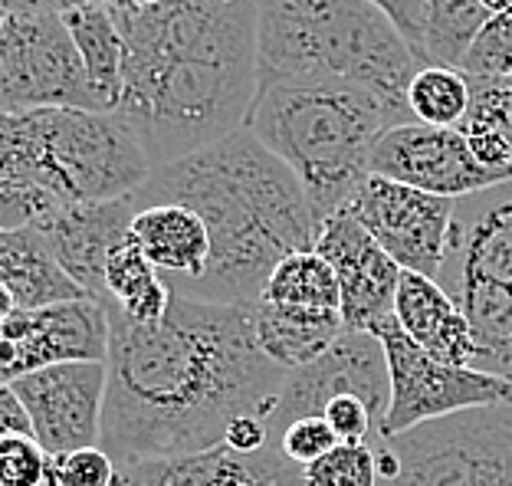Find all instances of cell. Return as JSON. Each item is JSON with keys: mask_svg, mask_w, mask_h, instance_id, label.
Masks as SVG:
<instances>
[{"mask_svg": "<svg viewBox=\"0 0 512 486\" xmlns=\"http://www.w3.org/2000/svg\"><path fill=\"white\" fill-rule=\"evenodd\" d=\"M109 306L102 450L115 464L201 454L243 414L270 421L289 372L263 355L253 306L171 293L158 326Z\"/></svg>", "mask_w": 512, "mask_h": 486, "instance_id": "cell-1", "label": "cell"}, {"mask_svg": "<svg viewBox=\"0 0 512 486\" xmlns=\"http://www.w3.org/2000/svg\"><path fill=\"white\" fill-rule=\"evenodd\" d=\"M112 14L125 50L112 115L151 168L243 129L260 89V0H112Z\"/></svg>", "mask_w": 512, "mask_h": 486, "instance_id": "cell-2", "label": "cell"}, {"mask_svg": "<svg viewBox=\"0 0 512 486\" xmlns=\"http://www.w3.org/2000/svg\"><path fill=\"white\" fill-rule=\"evenodd\" d=\"M128 198L135 211L151 204L191 207L207 224L211 260L204 276L171 289L188 299L256 306L279 263L316 250L319 224L299 178L247 129L155 168Z\"/></svg>", "mask_w": 512, "mask_h": 486, "instance_id": "cell-3", "label": "cell"}, {"mask_svg": "<svg viewBox=\"0 0 512 486\" xmlns=\"http://www.w3.org/2000/svg\"><path fill=\"white\" fill-rule=\"evenodd\" d=\"M404 122H414L407 102L339 79L289 76L260 83L243 129L286 161L322 230L371 175L378 138Z\"/></svg>", "mask_w": 512, "mask_h": 486, "instance_id": "cell-4", "label": "cell"}, {"mask_svg": "<svg viewBox=\"0 0 512 486\" xmlns=\"http://www.w3.org/2000/svg\"><path fill=\"white\" fill-rule=\"evenodd\" d=\"M260 83L312 76L407 102L421 69L394 20L368 0H260Z\"/></svg>", "mask_w": 512, "mask_h": 486, "instance_id": "cell-5", "label": "cell"}, {"mask_svg": "<svg viewBox=\"0 0 512 486\" xmlns=\"http://www.w3.org/2000/svg\"><path fill=\"white\" fill-rule=\"evenodd\" d=\"M437 283L470 322L476 372L512 381V181L457 201Z\"/></svg>", "mask_w": 512, "mask_h": 486, "instance_id": "cell-6", "label": "cell"}, {"mask_svg": "<svg viewBox=\"0 0 512 486\" xmlns=\"http://www.w3.org/2000/svg\"><path fill=\"white\" fill-rule=\"evenodd\" d=\"M20 135L30 178L56 207L128 198L155 171L135 135L109 112H27Z\"/></svg>", "mask_w": 512, "mask_h": 486, "instance_id": "cell-7", "label": "cell"}, {"mask_svg": "<svg viewBox=\"0 0 512 486\" xmlns=\"http://www.w3.org/2000/svg\"><path fill=\"white\" fill-rule=\"evenodd\" d=\"M378 486H512V404L378 437Z\"/></svg>", "mask_w": 512, "mask_h": 486, "instance_id": "cell-8", "label": "cell"}, {"mask_svg": "<svg viewBox=\"0 0 512 486\" xmlns=\"http://www.w3.org/2000/svg\"><path fill=\"white\" fill-rule=\"evenodd\" d=\"M40 109L99 112V102L63 17L7 10L0 27V112Z\"/></svg>", "mask_w": 512, "mask_h": 486, "instance_id": "cell-9", "label": "cell"}, {"mask_svg": "<svg viewBox=\"0 0 512 486\" xmlns=\"http://www.w3.org/2000/svg\"><path fill=\"white\" fill-rule=\"evenodd\" d=\"M371 335H378L391 375V404L378 437L414 431L417 424L450 418L460 411L512 404V381L476 372V368L437 362L421 345L407 339L398 319L381 322Z\"/></svg>", "mask_w": 512, "mask_h": 486, "instance_id": "cell-10", "label": "cell"}, {"mask_svg": "<svg viewBox=\"0 0 512 486\" xmlns=\"http://www.w3.org/2000/svg\"><path fill=\"white\" fill-rule=\"evenodd\" d=\"M371 240L407 273L440 280L457 201L407 188V184L368 175L345 207Z\"/></svg>", "mask_w": 512, "mask_h": 486, "instance_id": "cell-11", "label": "cell"}, {"mask_svg": "<svg viewBox=\"0 0 512 486\" xmlns=\"http://www.w3.org/2000/svg\"><path fill=\"white\" fill-rule=\"evenodd\" d=\"M342 395L362 398L371 408V414H375L381 434V424L388 418V404H391V375L378 335L345 329L322 358L299 368V372H289L270 421H266L273 444L293 421L322 418L325 404Z\"/></svg>", "mask_w": 512, "mask_h": 486, "instance_id": "cell-12", "label": "cell"}, {"mask_svg": "<svg viewBox=\"0 0 512 486\" xmlns=\"http://www.w3.org/2000/svg\"><path fill=\"white\" fill-rule=\"evenodd\" d=\"M109 306L83 296L43 309H17L0 326V385L66 362H106Z\"/></svg>", "mask_w": 512, "mask_h": 486, "instance_id": "cell-13", "label": "cell"}, {"mask_svg": "<svg viewBox=\"0 0 512 486\" xmlns=\"http://www.w3.org/2000/svg\"><path fill=\"white\" fill-rule=\"evenodd\" d=\"M106 362H66L10 381L30 418V437L50 457L102 444L106 411Z\"/></svg>", "mask_w": 512, "mask_h": 486, "instance_id": "cell-14", "label": "cell"}, {"mask_svg": "<svg viewBox=\"0 0 512 486\" xmlns=\"http://www.w3.org/2000/svg\"><path fill=\"white\" fill-rule=\"evenodd\" d=\"M368 171L453 201L506 184L476 165L460 129H434L421 122H404L384 132L371 148Z\"/></svg>", "mask_w": 512, "mask_h": 486, "instance_id": "cell-15", "label": "cell"}, {"mask_svg": "<svg viewBox=\"0 0 512 486\" xmlns=\"http://www.w3.org/2000/svg\"><path fill=\"white\" fill-rule=\"evenodd\" d=\"M316 250L339 276V316L348 332H375L381 322L394 319V299L404 270L352 214L342 211L329 217L316 237Z\"/></svg>", "mask_w": 512, "mask_h": 486, "instance_id": "cell-16", "label": "cell"}, {"mask_svg": "<svg viewBox=\"0 0 512 486\" xmlns=\"http://www.w3.org/2000/svg\"><path fill=\"white\" fill-rule=\"evenodd\" d=\"M135 217L132 198L63 204L40 217L37 227L46 247L86 296L106 303V263L109 253L128 237Z\"/></svg>", "mask_w": 512, "mask_h": 486, "instance_id": "cell-17", "label": "cell"}, {"mask_svg": "<svg viewBox=\"0 0 512 486\" xmlns=\"http://www.w3.org/2000/svg\"><path fill=\"white\" fill-rule=\"evenodd\" d=\"M122 486H309L306 470L270 444L260 454H234L230 447H211L201 454L128 460L119 464Z\"/></svg>", "mask_w": 512, "mask_h": 486, "instance_id": "cell-18", "label": "cell"}, {"mask_svg": "<svg viewBox=\"0 0 512 486\" xmlns=\"http://www.w3.org/2000/svg\"><path fill=\"white\" fill-rule=\"evenodd\" d=\"M394 319L407 332V339L417 342L437 362L473 368L476 342L467 316L447 296V289L437 280H427L421 273H401L398 299H394Z\"/></svg>", "mask_w": 512, "mask_h": 486, "instance_id": "cell-19", "label": "cell"}, {"mask_svg": "<svg viewBox=\"0 0 512 486\" xmlns=\"http://www.w3.org/2000/svg\"><path fill=\"white\" fill-rule=\"evenodd\" d=\"M128 240L145 253L148 263L161 273L168 289L201 280L211 260V234L207 224L191 207L181 204H151L138 207Z\"/></svg>", "mask_w": 512, "mask_h": 486, "instance_id": "cell-20", "label": "cell"}, {"mask_svg": "<svg viewBox=\"0 0 512 486\" xmlns=\"http://www.w3.org/2000/svg\"><path fill=\"white\" fill-rule=\"evenodd\" d=\"M0 286L10 289L17 309H43L86 296L56 263L37 227L0 230Z\"/></svg>", "mask_w": 512, "mask_h": 486, "instance_id": "cell-21", "label": "cell"}, {"mask_svg": "<svg viewBox=\"0 0 512 486\" xmlns=\"http://www.w3.org/2000/svg\"><path fill=\"white\" fill-rule=\"evenodd\" d=\"M253 332L263 355L283 372H299L332 349L335 339L345 332L339 312L322 309H293L256 303L253 306Z\"/></svg>", "mask_w": 512, "mask_h": 486, "instance_id": "cell-22", "label": "cell"}, {"mask_svg": "<svg viewBox=\"0 0 512 486\" xmlns=\"http://www.w3.org/2000/svg\"><path fill=\"white\" fill-rule=\"evenodd\" d=\"M63 23L73 37L79 56H83L86 76L96 92L99 112H115L122 92V33L109 4H83L63 10Z\"/></svg>", "mask_w": 512, "mask_h": 486, "instance_id": "cell-23", "label": "cell"}, {"mask_svg": "<svg viewBox=\"0 0 512 486\" xmlns=\"http://www.w3.org/2000/svg\"><path fill=\"white\" fill-rule=\"evenodd\" d=\"M106 303L138 326H158L171 306V289L132 240H122L106 263Z\"/></svg>", "mask_w": 512, "mask_h": 486, "instance_id": "cell-24", "label": "cell"}, {"mask_svg": "<svg viewBox=\"0 0 512 486\" xmlns=\"http://www.w3.org/2000/svg\"><path fill=\"white\" fill-rule=\"evenodd\" d=\"M53 201L33 184L23 155L20 115L0 112V230L33 227L53 211Z\"/></svg>", "mask_w": 512, "mask_h": 486, "instance_id": "cell-25", "label": "cell"}, {"mask_svg": "<svg viewBox=\"0 0 512 486\" xmlns=\"http://www.w3.org/2000/svg\"><path fill=\"white\" fill-rule=\"evenodd\" d=\"M260 303L273 306H293V309H322L339 312L342 309V289L339 276L329 266V260L319 250H302L286 257L266 280Z\"/></svg>", "mask_w": 512, "mask_h": 486, "instance_id": "cell-26", "label": "cell"}, {"mask_svg": "<svg viewBox=\"0 0 512 486\" xmlns=\"http://www.w3.org/2000/svg\"><path fill=\"white\" fill-rule=\"evenodd\" d=\"M490 14L480 0H424L421 66L460 69L463 56L480 37Z\"/></svg>", "mask_w": 512, "mask_h": 486, "instance_id": "cell-27", "label": "cell"}, {"mask_svg": "<svg viewBox=\"0 0 512 486\" xmlns=\"http://www.w3.org/2000/svg\"><path fill=\"white\" fill-rule=\"evenodd\" d=\"M411 119L434 129H460L470 112V79L460 69L421 66L407 86Z\"/></svg>", "mask_w": 512, "mask_h": 486, "instance_id": "cell-28", "label": "cell"}, {"mask_svg": "<svg viewBox=\"0 0 512 486\" xmlns=\"http://www.w3.org/2000/svg\"><path fill=\"white\" fill-rule=\"evenodd\" d=\"M309 486H378L375 444H339L306 467Z\"/></svg>", "mask_w": 512, "mask_h": 486, "instance_id": "cell-29", "label": "cell"}, {"mask_svg": "<svg viewBox=\"0 0 512 486\" xmlns=\"http://www.w3.org/2000/svg\"><path fill=\"white\" fill-rule=\"evenodd\" d=\"M460 73L470 79H506L512 76V10L486 20L480 37L473 40L460 63Z\"/></svg>", "mask_w": 512, "mask_h": 486, "instance_id": "cell-30", "label": "cell"}, {"mask_svg": "<svg viewBox=\"0 0 512 486\" xmlns=\"http://www.w3.org/2000/svg\"><path fill=\"white\" fill-rule=\"evenodd\" d=\"M50 480V454L30 434L0 437V486H43Z\"/></svg>", "mask_w": 512, "mask_h": 486, "instance_id": "cell-31", "label": "cell"}, {"mask_svg": "<svg viewBox=\"0 0 512 486\" xmlns=\"http://www.w3.org/2000/svg\"><path fill=\"white\" fill-rule=\"evenodd\" d=\"M342 441L335 437V431L325 418H299L276 437V447L289 464H296L299 470L312 467L316 460H322L329 450H335Z\"/></svg>", "mask_w": 512, "mask_h": 486, "instance_id": "cell-32", "label": "cell"}, {"mask_svg": "<svg viewBox=\"0 0 512 486\" xmlns=\"http://www.w3.org/2000/svg\"><path fill=\"white\" fill-rule=\"evenodd\" d=\"M50 470L60 486H119V464L102 447L50 457Z\"/></svg>", "mask_w": 512, "mask_h": 486, "instance_id": "cell-33", "label": "cell"}, {"mask_svg": "<svg viewBox=\"0 0 512 486\" xmlns=\"http://www.w3.org/2000/svg\"><path fill=\"white\" fill-rule=\"evenodd\" d=\"M467 119L493 125V129H499L506 135V142L512 148V76H506V79H470Z\"/></svg>", "mask_w": 512, "mask_h": 486, "instance_id": "cell-34", "label": "cell"}, {"mask_svg": "<svg viewBox=\"0 0 512 486\" xmlns=\"http://www.w3.org/2000/svg\"><path fill=\"white\" fill-rule=\"evenodd\" d=\"M325 424L332 427L342 444H375L378 441V421L371 408L355 395L332 398L322 411Z\"/></svg>", "mask_w": 512, "mask_h": 486, "instance_id": "cell-35", "label": "cell"}, {"mask_svg": "<svg viewBox=\"0 0 512 486\" xmlns=\"http://www.w3.org/2000/svg\"><path fill=\"white\" fill-rule=\"evenodd\" d=\"M378 10H384L394 27L401 30V37L414 50L417 63H421V40H424V0H368Z\"/></svg>", "mask_w": 512, "mask_h": 486, "instance_id": "cell-36", "label": "cell"}, {"mask_svg": "<svg viewBox=\"0 0 512 486\" xmlns=\"http://www.w3.org/2000/svg\"><path fill=\"white\" fill-rule=\"evenodd\" d=\"M270 444H273L270 427H266L263 418H256V414H243L224 434V447H230L234 454H260Z\"/></svg>", "mask_w": 512, "mask_h": 486, "instance_id": "cell-37", "label": "cell"}, {"mask_svg": "<svg viewBox=\"0 0 512 486\" xmlns=\"http://www.w3.org/2000/svg\"><path fill=\"white\" fill-rule=\"evenodd\" d=\"M7 434H30V418L14 391L0 385V437Z\"/></svg>", "mask_w": 512, "mask_h": 486, "instance_id": "cell-38", "label": "cell"}, {"mask_svg": "<svg viewBox=\"0 0 512 486\" xmlns=\"http://www.w3.org/2000/svg\"><path fill=\"white\" fill-rule=\"evenodd\" d=\"M83 4H109V0H0L4 10H40V14H63Z\"/></svg>", "mask_w": 512, "mask_h": 486, "instance_id": "cell-39", "label": "cell"}, {"mask_svg": "<svg viewBox=\"0 0 512 486\" xmlns=\"http://www.w3.org/2000/svg\"><path fill=\"white\" fill-rule=\"evenodd\" d=\"M14 312H17V299L10 296V289L0 286V326H4V322L14 316Z\"/></svg>", "mask_w": 512, "mask_h": 486, "instance_id": "cell-40", "label": "cell"}, {"mask_svg": "<svg viewBox=\"0 0 512 486\" xmlns=\"http://www.w3.org/2000/svg\"><path fill=\"white\" fill-rule=\"evenodd\" d=\"M483 4V10L490 17H496V14H506V10H512V0H480Z\"/></svg>", "mask_w": 512, "mask_h": 486, "instance_id": "cell-41", "label": "cell"}, {"mask_svg": "<svg viewBox=\"0 0 512 486\" xmlns=\"http://www.w3.org/2000/svg\"><path fill=\"white\" fill-rule=\"evenodd\" d=\"M115 4H132V7H148V4H161V0H115Z\"/></svg>", "mask_w": 512, "mask_h": 486, "instance_id": "cell-42", "label": "cell"}, {"mask_svg": "<svg viewBox=\"0 0 512 486\" xmlns=\"http://www.w3.org/2000/svg\"><path fill=\"white\" fill-rule=\"evenodd\" d=\"M4 17H7V10H4V7H0V27H4Z\"/></svg>", "mask_w": 512, "mask_h": 486, "instance_id": "cell-43", "label": "cell"}, {"mask_svg": "<svg viewBox=\"0 0 512 486\" xmlns=\"http://www.w3.org/2000/svg\"><path fill=\"white\" fill-rule=\"evenodd\" d=\"M119 486H122V483H119Z\"/></svg>", "mask_w": 512, "mask_h": 486, "instance_id": "cell-44", "label": "cell"}]
</instances>
